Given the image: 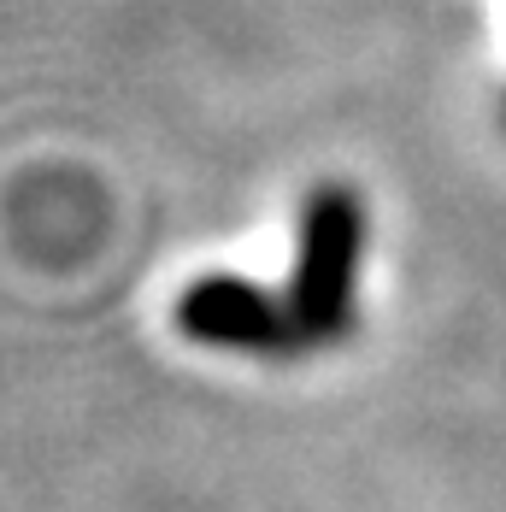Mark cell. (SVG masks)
Here are the masks:
<instances>
[{
  "label": "cell",
  "instance_id": "obj_1",
  "mask_svg": "<svg viewBox=\"0 0 506 512\" xmlns=\"http://www.w3.org/2000/svg\"><path fill=\"white\" fill-rule=\"evenodd\" d=\"M359 259H365V206L354 189L324 183L301 206L295 230V277H289V312L306 348L336 342L354 330Z\"/></svg>",
  "mask_w": 506,
  "mask_h": 512
},
{
  "label": "cell",
  "instance_id": "obj_2",
  "mask_svg": "<svg viewBox=\"0 0 506 512\" xmlns=\"http://www.w3.org/2000/svg\"><path fill=\"white\" fill-rule=\"evenodd\" d=\"M177 330L201 348H230V354H295V348H306L289 301L253 289L248 277H195L177 295Z\"/></svg>",
  "mask_w": 506,
  "mask_h": 512
}]
</instances>
